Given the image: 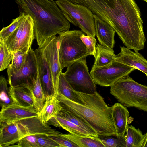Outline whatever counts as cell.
<instances>
[{
  "label": "cell",
  "mask_w": 147,
  "mask_h": 147,
  "mask_svg": "<svg viewBox=\"0 0 147 147\" xmlns=\"http://www.w3.org/2000/svg\"><path fill=\"white\" fill-rule=\"evenodd\" d=\"M80 38L86 46L89 55H92L95 58L96 56V39L92 36H86L85 34Z\"/></svg>",
  "instance_id": "obj_32"
},
{
  "label": "cell",
  "mask_w": 147,
  "mask_h": 147,
  "mask_svg": "<svg viewBox=\"0 0 147 147\" xmlns=\"http://www.w3.org/2000/svg\"><path fill=\"white\" fill-rule=\"evenodd\" d=\"M47 134L56 142L59 145L60 147H78L76 144L58 131Z\"/></svg>",
  "instance_id": "obj_31"
},
{
  "label": "cell",
  "mask_w": 147,
  "mask_h": 147,
  "mask_svg": "<svg viewBox=\"0 0 147 147\" xmlns=\"http://www.w3.org/2000/svg\"><path fill=\"white\" fill-rule=\"evenodd\" d=\"M20 12L29 15L34 21V39L39 46L49 38L69 30V22L55 2L49 0H15Z\"/></svg>",
  "instance_id": "obj_1"
},
{
  "label": "cell",
  "mask_w": 147,
  "mask_h": 147,
  "mask_svg": "<svg viewBox=\"0 0 147 147\" xmlns=\"http://www.w3.org/2000/svg\"><path fill=\"white\" fill-rule=\"evenodd\" d=\"M25 15L23 12H20L19 16L16 18L13 19L9 25L3 28L0 32V39L5 41L19 26Z\"/></svg>",
  "instance_id": "obj_28"
},
{
  "label": "cell",
  "mask_w": 147,
  "mask_h": 147,
  "mask_svg": "<svg viewBox=\"0 0 147 147\" xmlns=\"http://www.w3.org/2000/svg\"><path fill=\"white\" fill-rule=\"evenodd\" d=\"M34 39L33 20L29 15L26 14L19 26L5 42L13 54L19 50H29Z\"/></svg>",
  "instance_id": "obj_9"
},
{
  "label": "cell",
  "mask_w": 147,
  "mask_h": 147,
  "mask_svg": "<svg viewBox=\"0 0 147 147\" xmlns=\"http://www.w3.org/2000/svg\"><path fill=\"white\" fill-rule=\"evenodd\" d=\"M86 130L92 136L97 137L98 134L85 121L62 108L57 115Z\"/></svg>",
  "instance_id": "obj_26"
},
{
  "label": "cell",
  "mask_w": 147,
  "mask_h": 147,
  "mask_svg": "<svg viewBox=\"0 0 147 147\" xmlns=\"http://www.w3.org/2000/svg\"><path fill=\"white\" fill-rule=\"evenodd\" d=\"M9 90L13 103L23 106L34 105L32 95L29 87L10 86Z\"/></svg>",
  "instance_id": "obj_18"
},
{
  "label": "cell",
  "mask_w": 147,
  "mask_h": 147,
  "mask_svg": "<svg viewBox=\"0 0 147 147\" xmlns=\"http://www.w3.org/2000/svg\"><path fill=\"white\" fill-rule=\"evenodd\" d=\"M78 92L85 104L73 102L58 92L57 97L62 108L86 121L98 134L117 133L112 116L113 106H108L97 92L90 94Z\"/></svg>",
  "instance_id": "obj_2"
},
{
  "label": "cell",
  "mask_w": 147,
  "mask_h": 147,
  "mask_svg": "<svg viewBox=\"0 0 147 147\" xmlns=\"http://www.w3.org/2000/svg\"><path fill=\"white\" fill-rule=\"evenodd\" d=\"M0 112V122L11 121L37 117L38 112L34 105L23 106L14 103L2 107Z\"/></svg>",
  "instance_id": "obj_13"
},
{
  "label": "cell",
  "mask_w": 147,
  "mask_h": 147,
  "mask_svg": "<svg viewBox=\"0 0 147 147\" xmlns=\"http://www.w3.org/2000/svg\"><path fill=\"white\" fill-rule=\"evenodd\" d=\"M63 74L76 91L90 94L97 92L96 84L89 72L86 59L71 64Z\"/></svg>",
  "instance_id": "obj_7"
},
{
  "label": "cell",
  "mask_w": 147,
  "mask_h": 147,
  "mask_svg": "<svg viewBox=\"0 0 147 147\" xmlns=\"http://www.w3.org/2000/svg\"><path fill=\"white\" fill-rule=\"evenodd\" d=\"M135 69L114 60L108 65L91 70L90 74L96 84L108 87Z\"/></svg>",
  "instance_id": "obj_8"
},
{
  "label": "cell",
  "mask_w": 147,
  "mask_h": 147,
  "mask_svg": "<svg viewBox=\"0 0 147 147\" xmlns=\"http://www.w3.org/2000/svg\"><path fill=\"white\" fill-rule=\"evenodd\" d=\"M37 134L26 136L20 139L17 144L11 147H39L37 142Z\"/></svg>",
  "instance_id": "obj_33"
},
{
  "label": "cell",
  "mask_w": 147,
  "mask_h": 147,
  "mask_svg": "<svg viewBox=\"0 0 147 147\" xmlns=\"http://www.w3.org/2000/svg\"><path fill=\"white\" fill-rule=\"evenodd\" d=\"M96 36L100 45L111 49L113 48L115 41V31L108 23L97 15L94 14Z\"/></svg>",
  "instance_id": "obj_15"
},
{
  "label": "cell",
  "mask_w": 147,
  "mask_h": 147,
  "mask_svg": "<svg viewBox=\"0 0 147 147\" xmlns=\"http://www.w3.org/2000/svg\"><path fill=\"white\" fill-rule=\"evenodd\" d=\"M8 80L3 76L0 77V104L1 107L13 103L9 94Z\"/></svg>",
  "instance_id": "obj_30"
},
{
  "label": "cell",
  "mask_w": 147,
  "mask_h": 147,
  "mask_svg": "<svg viewBox=\"0 0 147 147\" xmlns=\"http://www.w3.org/2000/svg\"><path fill=\"white\" fill-rule=\"evenodd\" d=\"M39 47L42 51L51 69L54 87V94L57 97L58 93L59 78L62 71L59 59V42L58 36L54 35L49 38Z\"/></svg>",
  "instance_id": "obj_11"
},
{
  "label": "cell",
  "mask_w": 147,
  "mask_h": 147,
  "mask_svg": "<svg viewBox=\"0 0 147 147\" xmlns=\"http://www.w3.org/2000/svg\"><path fill=\"white\" fill-rule=\"evenodd\" d=\"M57 131L43 123L38 116L0 123V147H11L28 135Z\"/></svg>",
  "instance_id": "obj_3"
},
{
  "label": "cell",
  "mask_w": 147,
  "mask_h": 147,
  "mask_svg": "<svg viewBox=\"0 0 147 147\" xmlns=\"http://www.w3.org/2000/svg\"><path fill=\"white\" fill-rule=\"evenodd\" d=\"M29 50L23 49L15 51L13 53L11 62L7 68L8 77L19 71L22 68Z\"/></svg>",
  "instance_id": "obj_25"
},
{
  "label": "cell",
  "mask_w": 147,
  "mask_h": 147,
  "mask_svg": "<svg viewBox=\"0 0 147 147\" xmlns=\"http://www.w3.org/2000/svg\"><path fill=\"white\" fill-rule=\"evenodd\" d=\"M50 0V1H53V0Z\"/></svg>",
  "instance_id": "obj_37"
},
{
  "label": "cell",
  "mask_w": 147,
  "mask_h": 147,
  "mask_svg": "<svg viewBox=\"0 0 147 147\" xmlns=\"http://www.w3.org/2000/svg\"><path fill=\"white\" fill-rule=\"evenodd\" d=\"M38 76L36 58L34 50L29 49L25 63L21 69L8 77L10 86L30 87Z\"/></svg>",
  "instance_id": "obj_10"
},
{
  "label": "cell",
  "mask_w": 147,
  "mask_h": 147,
  "mask_svg": "<svg viewBox=\"0 0 147 147\" xmlns=\"http://www.w3.org/2000/svg\"><path fill=\"white\" fill-rule=\"evenodd\" d=\"M39 77L44 94L46 96L54 94V87L51 71L48 63L40 48L34 50Z\"/></svg>",
  "instance_id": "obj_12"
},
{
  "label": "cell",
  "mask_w": 147,
  "mask_h": 147,
  "mask_svg": "<svg viewBox=\"0 0 147 147\" xmlns=\"http://www.w3.org/2000/svg\"><path fill=\"white\" fill-rule=\"evenodd\" d=\"M13 57V54L9 51L4 41L0 39V71L7 68Z\"/></svg>",
  "instance_id": "obj_29"
},
{
  "label": "cell",
  "mask_w": 147,
  "mask_h": 147,
  "mask_svg": "<svg viewBox=\"0 0 147 147\" xmlns=\"http://www.w3.org/2000/svg\"><path fill=\"white\" fill-rule=\"evenodd\" d=\"M97 138L105 147H126L125 135L122 136L117 133L98 134Z\"/></svg>",
  "instance_id": "obj_23"
},
{
  "label": "cell",
  "mask_w": 147,
  "mask_h": 147,
  "mask_svg": "<svg viewBox=\"0 0 147 147\" xmlns=\"http://www.w3.org/2000/svg\"><path fill=\"white\" fill-rule=\"evenodd\" d=\"M37 142L39 147H60L59 145L47 134H37Z\"/></svg>",
  "instance_id": "obj_34"
},
{
  "label": "cell",
  "mask_w": 147,
  "mask_h": 147,
  "mask_svg": "<svg viewBox=\"0 0 147 147\" xmlns=\"http://www.w3.org/2000/svg\"><path fill=\"white\" fill-rule=\"evenodd\" d=\"M62 134L76 144L78 147H105L96 137L83 136L71 134Z\"/></svg>",
  "instance_id": "obj_22"
},
{
  "label": "cell",
  "mask_w": 147,
  "mask_h": 147,
  "mask_svg": "<svg viewBox=\"0 0 147 147\" xmlns=\"http://www.w3.org/2000/svg\"><path fill=\"white\" fill-rule=\"evenodd\" d=\"M116 57L113 49L97 43L96 46V56L91 70L108 64Z\"/></svg>",
  "instance_id": "obj_20"
},
{
  "label": "cell",
  "mask_w": 147,
  "mask_h": 147,
  "mask_svg": "<svg viewBox=\"0 0 147 147\" xmlns=\"http://www.w3.org/2000/svg\"><path fill=\"white\" fill-rule=\"evenodd\" d=\"M58 34L59 59L62 70L89 55L87 47L80 38L84 34L81 30H68Z\"/></svg>",
  "instance_id": "obj_5"
},
{
  "label": "cell",
  "mask_w": 147,
  "mask_h": 147,
  "mask_svg": "<svg viewBox=\"0 0 147 147\" xmlns=\"http://www.w3.org/2000/svg\"><path fill=\"white\" fill-rule=\"evenodd\" d=\"M142 147H147V131L144 135L143 142Z\"/></svg>",
  "instance_id": "obj_35"
},
{
  "label": "cell",
  "mask_w": 147,
  "mask_h": 147,
  "mask_svg": "<svg viewBox=\"0 0 147 147\" xmlns=\"http://www.w3.org/2000/svg\"><path fill=\"white\" fill-rule=\"evenodd\" d=\"M47 123L56 127H61L71 134L83 136H92L86 130L58 115L51 118Z\"/></svg>",
  "instance_id": "obj_19"
},
{
  "label": "cell",
  "mask_w": 147,
  "mask_h": 147,
  "mask_svg": "<svg viewBox=\"0 0 147 147\" xmlns=\"http://www.w3.org/2000/svg\"><path fill=\"white\" fill-rule=\"evenodd\" d=\"M58 92L73 102L82 105L85 104L80 94L73 88L62 72L60 74L58 81Z\"/></svg>",
  "instance_id": "obj_21"
},
{
  "label": "cell",
  "mask_w": 147,
  "mask_h": 147,
  "mask_svg": "<svg viewBox=\"0 0 147 147\" xmlns=\"http://www.w3.org/2000/svg\"><path fill=\"white\" fill-rule=\"evenodd\" d=\"M129 115L127 109L120 103H116L113 106L112 116L117 134L125 135Z\"/></svg>",
  "instance_id": "obj_16"
},
{
  "label": "cell",
  "mask_w": 147,
  "mask_h": 147,
  "mask_svg": "<svg viewBox=\"0 0 147 147\" xmlns=\"http://www.w3.org/2000/svg\"><path fill=\"white\" fill-rule=\"evenodd\" d=\"M147 3V0H142Z\"/></svg>",
  "instance_id": "obj_36"
},
{
  "label": "cell",
  "mask_w": 147,
  "mask_h": 147,
  "mask_svg": "<svg viewBox=\"0 0 147 147\" xmlns=\"http://www.w3.org/2000/svg\"><path fill=\"white\" fill-rule=\"evenodd\" d=\"M55 2L66 20L87 36L95 37L94 14L88 8L70 0H57Z\"/></svg>",
  "instance_id": "obj_6"
},
{
  "label": "cell",
  "mask_w": 147,
  "mask_h": 147,
  "mask_svg": "<svg viewBox=\"0 0 147 147\" xmlns=\"http://www.w3.org/2000/svg\"><path fill=\"white\" fill-rule=\"evenodd\" d=\"M120 48L115 60L141 71L147 77V60L138 51H133L124 46Z\"/></svg>",
  "instance_id": "obj_14"
},
{
  "label": "cell",
  "mask_w": 147,
  "mask_h": 147,
  "mask_svg": "<svg viewBox=\"0 0 147 147\" xmlns=\"http://www.w3.org/2000/svg\"><path fill=\"white\" fill-rule=\"evenodd\" d=\"M62 107L59 100L54 94L47 96L38 117L42 122L46 124L53 117L56 116L61 111Z\"/></svg>",
  "instance_id": "obj_17"
},
{
  "label": "cell",
  "mask_w": 147,
  "mask_h": 147,
  "mask_svg": "<svg viewBox=\"0 0 147 147\" xmlns=\"http://www.w3.org/2000/svg\"><path fill=\"white\" fill-rule=\"evenodd\" d=\"M33 98L34 106L39 113L42 109L46 100L38 75L30 87Z\"/></svg>",
  "instance_id": "obj_24"
},
{
  "label": "cell",
  "mask_w": 147,
  "mask_h": 147,
  "mask_svg": "<svg viewBox=\"0 0 147 147\" xmlns=\"http://www.w3.org/2000/svg\"><path fill=\"white\" fill-rule=\"evenodd\" d=\"M110 93L121 104L147 112V86L134 80L129 75L110 86Z\"/></svg>",
  "instance_id": "obj_4"
},
{
  "label": "cell",
  "mask_w": 147,
  "mask_h": 147,
  "mask_svg": "<svg viewBox=\"0 0 147 147\" xmlns=\"http://www.w3.org/2000/svg\"><path fill=\"white\" fill-rule=\"evenodd\" d=\"M126 147H142L144 135L139 129L133 126L128 125L126 131Z\"/></svg>",
  "instance_id": "obj_27"
}]
</instances>
